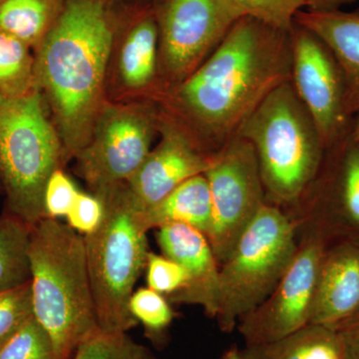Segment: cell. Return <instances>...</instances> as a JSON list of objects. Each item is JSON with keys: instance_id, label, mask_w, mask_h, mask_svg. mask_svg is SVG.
I'll list each match as a JSON object with an SVG mask.
<instances>
[{"instance_id": "6da1fadb", "label": "cell", "mask_w": 359, "mask_h": 359, "mask_svg": "<svg viewBox=\"0 0 359 359\" xmlns=\"http://www.w3.org/2000/svg\"><path fill=\"white\" fill-rule=\"evenodd\" d=\"M290 77V30L244 16L190 76L158 92V99L163 113L215 155Z\"/></svg>"}, {"instance_id": "7a4b0ae2", "label": "cell", "mask_w": 359, "mask_h": 359, "mask_svg": "<svg viewBox=\"0 0 359 359\" xmlns=\"http://www.w3.org/2000/svg\"><path fill=\"white\" fill-rule=\"evenodd\" d=\"M115 28L104 0H66L35 48L36 87L50 111L66 161L88 143L104 104Z\"/></svg>"}, {"instance_id": "3957f363", "label": "cell", "mask_w": 359, "mask_h": 359, "mask_svg": "<svg viewBox=\"0 0 359 359\" xmlns=\"http://www.w3.org/2000/svg\"><path fill=\"white\" fill-rule=\"evenodd\" d=\"M28 259L34 316L48 332L56 359H72L101 330L84 236L46 217L32 228Z\"/></svg>"}, {"instance_id": "277c9868", "label": "cell", "mask_w": 359, "mask_h": 359, "mask_svg": "<svg viewBox=\"0 0 359 359\" xmlns=\"http://www.w3.org/2000/svg\"><path fill=\"white\" fill-rule=\"evenodd\" d=\"M94 195L105 209L98 229L84 236L97 320L102 332L124 334L138 325L129 304L147 262L148 229L126 183Z\"/></svg>"}, {"instance_id": "5b68a950", "label": "cell", "mask_w": 359, "mask_h": 359, "mask_svg": "<svg viewBox=\"0 0 359 359\" xmlns=\"http://www.w3.org/2000/svg\"><path fill=\"white\" fill-rule=\"evenodd\" d=\"M238 135L254 147L273 204L299 200L323 169L327 149L290 80L266 96Z\"/></svg>"}, {"instance_id": "8992f818", "label": "cell", "mask_w": 359, "mask_h": 359, "mask_svg": "<svg viewBox=\"0 0 359 359\" xmlns=\"http://www.w3.org/2000/svg\"><path fill=\"white\" fill-rule=\"evenodd\" d=\"M46 108L39 90L20 98H0V185L6 212L32 226L46 218L45 187L66 161Z\"/></svg>"}, {"instance_id": "52a82bcc", "label": "cell", "mask_w": 359, "mask_h": 359, "mask_svg": "<svg viewBox=\"0 0 359 359\" xmlns=\"http://www.w3.org/2000/svg\"><path fill=\"white\" fill-rule=\"evenodd\" d=\"M297 247L294 224L276 205L266 203L219 266L216 320L222 332H233L241 318L268 299Z\"/></svg>"}, {"instance_id": "ba28073f", "label": "cell", "mask_w": 359, "mask_h": 359, "mask_svg": "<svg viewBox=\"0 0 359 359\" xmlns=\"http://www.w3.org/2000/svg\"><path fill=\"white\" fill-rule=\"evenodd\" d=\"M328 212L320 205L318 219L299 244L289 268L268 299L238 323L245 346L268 344L309 325L321 262L337 238Z\"/></svg>"}, {"instance_id": "9c48e42d", "label": "cell", "mask_w": 359, "mask_h": 359, "mask_svg": "<svg viewBox=\"0 0 359 359\" xmlns=\"http://www.w3.org/2000/svg\"><path fill=\"white\" fill-rule=\"evenodd\" d=\"M159 110L141 104H104L88 143L77 153V173L94 194L127 183L152 150Z\"/></svg>"}, {"instance_id": "30bf717a", "label": "cell", "mask_w": 359, "mask_h": 359, "mask_svg": "<svg viewBox=\"0 0 359 359\" xmlns=\"http://www.w3.org/2000/svg\"><path fill=\"white\" fill-rule=\"evenodd\" d=\"M159 32V91L190 76L242 16L228 0H161L154 11Z\"/></svg>"}, {"instance_id": "8fae6325", "label": "cell", "mask_w": 359, "mask_h": 359, "mask_svg": "<svg viewBox=\"0 0 359 359\" xmlns=\"http://www.w3.org/2000/svg\"><path fill=\"white\" fill-rule=\"evenodd\" d=\"M205 176L212 201L207 238L221 266L266 204V192L255 149L238 135L212 156Z\"/></svg>"}, {"instance_id": "7c38bea8", "label": "cell", "mask_w": 359, "mask_h": 359, "mask_svg": "<svg viewBox=\"0 0 359 359\" xmlns=\"http://www.w3.org/2000/svg\"><path fill=\"white\" fill-rule=\"evenodd\" d=\"M290 41V81L328 150L351 133L353 126L354 118L346 111L344 75L327 44L295 21Z\"/></svg>"}, {"instance_id": "4fadbf2b", "label": "cell", "mask_w": 359, "mask_h": 359, "mask_svg": "<svg viewBox=\"0 0 359 359\" xmlns=\"http://www.w3.org/2000/svg\"><path fill=\"white\" fill-rule=\"evenodd\" d=\"M159 144L127 182L142 212L154 207L187 180L205 174L212 160L185 129L159 110Z\"/></svg>"}, {"instance_id": "5bb4252c", "label": "cell", "mask_w": 359, "mask_h": 359, "mask_svg": "<svg viewBox=\"0 0 359 359\" xmlns=\"http://www.w3.org/2000/svg\"><path fill=\"white\" fill-rule=\"evenodd\" d=\"M157 242L163 255L178 263L188 280L183 290L168 297L175 304H197L216 318L219 299V264L207 236L184 224L158 229Z\"/></svg>"}, {"instance_id": "9a60e30c", "label": "cell", "mask_w": 359, "mask_h": 359, "mask_svg": "<svg viewBox=\"0 0 359 359\" xmlns=\"http://www.w3.org/2000/svg\"><path fill=\"white\" fill-rule=\"evenodd\" d=\"M359 314V241L337 238L318 271L309 325L335 327Z\"/></svg>"}, {"instance_id": "2e32d148", "label": "cell", "mask_w": 359, "mask_h": 359, "mask_svg": "<svg viewBox=\"0 0 359 359\" xmlns=\"http://www.w3.org/2000/svg\"><path fill=\"white\" fill-rule=\"evenodd\" d=\"M323 188L339 238L359 241V143L351 133L327 150Z\"/></svg>"}, {"instance_id": "e0dca14e", "label": "cell", "mask_w": 359, "mask_h": 359, "mask_svg": "<svg viewBox=\"0 0 359 359\" xmlns=\"http://www.w3.org/2000/svg\"><path fill=\"white\" fill-rule=\"evenodd\" d=\"M294 21L320 37L334 54L346 83L347 114L354 118L359 114V9H302Z\"/></svg>"}, {"instance_id": "ac0fdd59", "label": "cell", "mask_w": 359, "mask_h": 359, "mask_svg": "<svg viewBox=\"0 0 359 359\" xmlns=\"http://www.w3.org/2000/svg\"><path fill=\"white\" fill-rule=\"evenodd\" d=\"M159 32L155 13L146 14L131 25L116 56L120 86L130 92L143 91L158 83Z\"/></svg>"}, {"instance_id": "d6986e66", "label": "cell", "mask_w": 359, "mask_h": 359, "mask_svg": "<svg viewBox=\"0 0 359 359\" xmlns=\"http://www.w3.org/2000/svg\"><path fill=\"white\" fill-rule=\"evenodd\" d=\"M142 219L148 231L184 224L207 236L212 224V201L205 174L187 180L154 207L142 212Z\"/></svg>"}, {"instance_id": "ffe728a7", "label": "cell", "mask_w": 359, "mask_h": 359, "mask_svg": "<svg viewBox=\"0 0 359 359\" xmlns=\"http://www.w3.org/2000/svg\"><path fill=\"white\" fill-rule=\"evenodd\" d=\"M243 359H341L334 328L308 325L294 334L240 349Z\"/></svg>"}, {"instance_id": "44dd1931", "label": "cell", "mask_w": 359, "mask_h": 359, "mask_svg": "<svg viewBox=\"0 0 359 359\" xmlns=\"http://www.w3.org/2000/svg\"><path fill=\"white\" fill-rule=\"evenodd\" d=\"M66 0H0V32L36 48L57 20Z\"/></svg>"}, {"instance_id": "7402d4cb", "label": "cell", "mask_w": 359, "mask_h": 359, "mask_svg": "<svg viewBox=\"0 0 359 359\" xmlns=\"http://www.w3.org/2000/svg\"><path fill=\"white\" fill-rule=\"evenodd\" d=\"M32 228L8 212L0 216V292L30 280L28 245Z\"/></svg>"}, {"instance_id": "603a6c76", "label": "cell", "mask_w": 359, "mask_h": 359, "mask_svg": "<svg viewBox=\"0 0 359 359\" xmlns=\"http://www.w3.org/2000/svg\"><path fill=\"white\" fill-rule=\"evenodd\" d=\"M34 66L30 47L0 32V98H20L39 90Z\"/></svg>"}, {"instance_id": "cb8c5ba5", "label": "cell", "mask_w": 359, "mask_h": 359, "mask_svg": "<svg viewBox=\"0 0 359 359\" xmlns=\"http://www.w3.org/2000/svg\"><path fill=\"white\" fill-rule=\"evenodd\" d=\"M72 359H158L147 347L124 334L102 330L84 341Z\"/></svg>"}, {"instance_id": "d4e9b609", "label": "cell", "mask_w": 359, "mask_h": 359, "mask_svg": "<svg viewBox=\"0 0 359 359\" xmlns=\"http://www.w3.org/2000/svg\"><path fill=\"white\" fill-rule=\"evenodd\" d=\"M0 359H56L48 332L34 316L0 348Z\"/></svg>"}, {"instance_id": "484cf974", "label": "cell", "mask_w": 359, "mask_h": 359, "mask_svg": "<svg viewBox=\"0 0 359 359\" xmlns=\"http://www.w3.org/2000/svg\"><path fill=\"white\" fill-rule=\"evenodd\" d=\"M129 309L135 320L144 325L151 337L156 339L166 332L174 320L173 309L166 297L149 287L133 292Z\"/></svg>"}, {"instance_id": "4316f807", "label": "cell", "mask_w": 359, "mask_h": 359, "mask_svg": "<svg viewBox=\"0 0 359 359\" xmlns=\"http://www.w3.org/2000/svg\"><path fill=\"white\" fill-rule=\"evenodd\" d=\"M34 316L32 280L0 292V348Z\"/></svg>"}, {"instance_id": "83f0119b", "label": "cell", "mask_w": 359, "mask_h": 359, "mask_svg": "<svg viewBox=\"0 0 359 359\" xmlns=\"http://www.w3.org/2000/svg\"><path fill=\"white\" fill-rule=\"evenodd\" d=\"M242 18H256L283 30L292 29L299 11L306 8L304 0H228Z\"/></svg>"}, {"instance_id": "f1b7e54d", "label": "cell", "mask_w": 359, "mask_h": 359, "mask_svg": "<svg viewBox=\"0 0 359 359\" xmlns=\"http://www.w3.org/2000/svg\"><path fill=\"white\" fill-rule=\"evenodd\" d=\"M149 289L170 297L185 287L188 276L184 269L164 255L149 252L146 262Z\"/></svg>"}, {"instance_id": "f546056e", "label": "cell", "mask_w": 359, "mask_h": 359, "mask_svg": "<svg viewBox=\"0 0 359 359\" xmlns=\"http://www.w3.org/2000/svg\"><path fill=\"white\" fill-rule=\"evenodd\" d=\"M78 193L79 191L76 186L61 168L55 170L45 187V216L55 219L67 217L71 208L74 205Z\"/></svg>"}, {"instance_id": "4dcf8cb0", "label": "cell", "mask_w": 359, "mask_h": 359, "mask_svg": "<svg viewBox=\"0 0 359 359\" xmlns=\"http://www.w3.org/2000/svg\"><path fill=\"white\" fill-rule=\"evenodd\" d=\"M104 212L105 209L100 198L79 191L66 219L70 228L86 236L95 231L100 226Z\"/></svg>"}, {"instance_id": "1f68e13d", "label": "cell", "mask_w": 359, "mask_h": 359, "mask_svg": "<svg viewBox=\"0 0 359 359\" xmlns=\"http://www.w3.org/2000/svg\"><path fill=\"white\" fill-rule=\"evenodd\" d=\"M334 328L339 337L341 359H359V314Z\"/></svg>"}, {"instance_id": "d6a6232c", "label": "cell", "mask_w": 359, "mask_h": 359, "mask_svg": "<svg viewBox=\"0 0 359 359\" xmlns=\"http://www.w3.org/2000/svg\"><path fill=\"white\" fill-rule=\"evenodd\" d=\"M355 0H304L306 8L309 11H323L340 9L342 6L351 4Z\"/></svg>"}, {"instance_id": "836d02e7", "label": "cell", "mask_w": 359, "mask_h": 359, "mask_svg": "<svg viewBox=\"0 0 359 359\" xmlns=\"http://www.w3.org/2000/svg\"><path fill=\"white\" fill-rule=\"evenodd\" d=\"M221 359H243V358L241 355L240 349H238L237 347H231L224 353Z\"/></svg>"}, {"instance_id": "e575fe53", "label": "cell", "mask_w": 359, "mask_h": 359, "mask_svg": "<svg viewBox=\"0 0 359 359\" xmlns=\"http://www.w3.org/2000/svg\"><path fill=\"white\" fill-rule=\"evenodd\" d=\"M358 118L353 119V126L351 130V138L356 143H359V114Z\"/></svg>"}, {"instance_id": "d590c367", "label": "cell", "mask_w": 359, "mask_h": 359, "mask_svg": "<svg viewBox=\"0 0 359 359\" xmlns=\"http://www.w3.org/2000/svg\"><path fill=\"white\" fill-rule=\"evenodd\" d=\"M1 190H2V187H1V185H0V191H1Z\"/></svg>"}]
</instances>
